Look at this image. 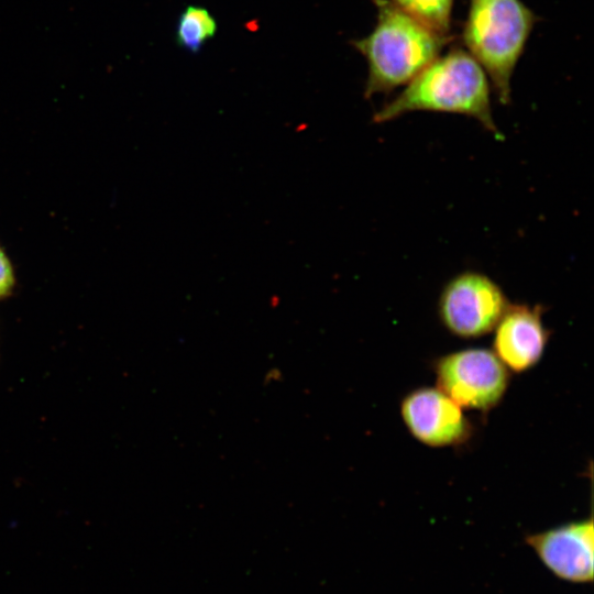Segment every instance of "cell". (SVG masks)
Returning a JSON list of instances; mask_svg holds the SVG:
<instances>
[{"mask_svg": "<svg viewBox=\"0 0 594 594\" xmlns=\"http://www.w3.org/2000/svg\"><path fill=\"white\" fill-rule=\"evenodd\" d=\"M217 22L208 9L188 6L182 12L176 28L177 44L190 52L198 53L204 44L215 36Z\"/></svg>", "mask_w": 594, "mask_h": 594, "instance_id": "9", "label": "cell"}, {"mask_svg": "<svg viewBox=\"0 0 594 594\" xmlns=\"http://www.w3.org/2000/svg\"><path fill=\"white\" fill-rule=\"evenodd\" d=\"M373 2L377 8L375 28L367 36L352 41L369 66L365 98L410 82L452 40L427 29L391 0Z\"/></svg>", "mask_w": 594, "mask_h": 594, "instance_id": "2", "label": "cell"}, {"mask_svg": "<svg viewBox=\"0 0 594 594\" xmlns=\"http://www.w3.org/2000/svg\"><path fill=\"white\" fill-rule=\"evenodd\" d=\"M538 20L520 0H470L462 41L503 105L510 102V79Z\"/></svg>", "mask_w": 594, "mask_h": 594, "instance_id": "3", "label": "cell"}, {"mask_svg": "<svg viewBox=\"0 0 594 594\" xmlns=\"http://www.w3.org/2000/svg\"><path fill=\"white\" fill-rule=\"evenodd\" d=\"M490 82L483 67L465 50L453 47L421 70L393 100L374 113L385 123L414 111L463 114L503 139L492 113Z\"/></svg>", "mask_w": 594, "mask_h": 594, "instance_id": "1", "label": "cell"}, {"mask_svg": "<svg viewBox=\"0 0 594 594\" xmlns=\"http://www.w3.org/2000/svg\"><path fill=\"white\" fill-rule=\"evenodd\" d=\"M397 8L427 29L450 36L454 0H391Z\"/></svg>", "mask_w": 594, "mask_h": 594, "instance_id": "10", "label": "cell"}, {"mask_svg": "<svg viewBox=\"0 0 594 594\" xmlns=\"http://www.w3.org/2000/svg\"><path fill=\"white\" fill-rule=\"evenodd\" d=\"M544 307L509 304L495 327L494 353L515 372L532 367L541 359L550 332L542 322Z\"/></svg>", "mask_w": 594, "mask_h": 594, "instance_id": "8", "label": "cell"}, {"mask_svg": "<svg viewBox=\"0 0 594 594\" xmlns=\"http://www.w3.org/2000/svg\"><path fill=\"white\" fill-rule=\"evenodd\" d=\"M437 388L462 408L488 410L503 398L509 371L487 349L472 348L441 356L435 364Z\"/></svg>", "mask_w": 594, "mask_h": 594, "instance_id": "4", "label": "cell"}, {"mask_svg": "<svg viewBox=\"0 0 594 594\" xmlns=\"http://www.w3.org/2000/svg\"><path fill=\"white\" fill-rule=\"evenodd\" d=\"M400 413L409 432L427 446L458 444L470 436L461 407L438 388L413 391L403 399Z\"/></svg>", "mask_w": 594, "mask_h": 594, "instance_id": "7", "label": "cell"}, {"mask_svg": "<svg viewBox=\"0 0 594 594\" xmlns=\"http://www.w3.org/2000/svg\"><path fill=\"white\" fill-rule=\"evenodd\" d=\"M525 541L556 578L574 584L593 582L594 525L592 518L528 535Z\"/></svg>", "mask_w": 594, "mask_h": 594, "instance_id": "6", "label": "cell"}, {"mask_svg": "<svg viewBox=\"0 0 594 594\" xmlns=\"http://www.w3.org/2000/svg\"><path fill=\"white\" fill-rule=\"evenodd\" d=\"M13 283L14 278L10 262L0 249V298L10 293Z\"/></svg>", "mask_w": 594, "mask_h": 594, "instance_id": "11", "label": "cell"}, {"mask_svg": "<svg viewBox=\"0 0 594 594\" xmlns=\"http://www.w3.org/2000/svg\"><path fill=\"white\" fill-rule=\"evenodd\" d=\"M501 286L480 272H462L443 286L438 300L442 324L453 334L473 339L492 332L507 309Z\"/></svg>", "mask_w": 594, "mask_h": 594, "instance_id": "5", "label": "cell"}]
</instances>
